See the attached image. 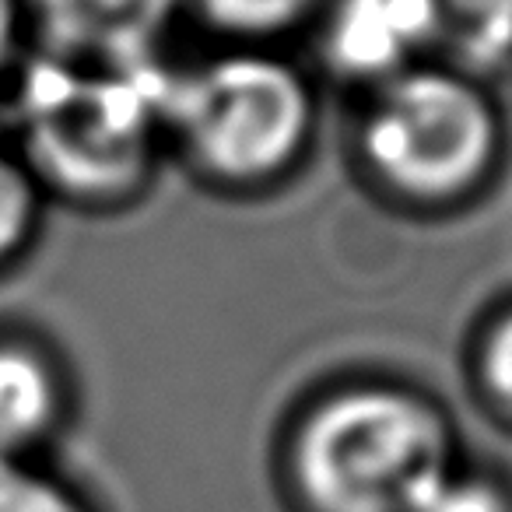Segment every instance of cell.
<instances>
[{"instance_id": "cell-1", "label": "cell", "mask_w": 512, "mask_h": 512, "mask_svg": "<svg viewBox=\"0 0 512 512\" xmlns=\"http://www.w3.org/2000/svg\"><path fill=\"white\" fill-rule=\"evenodd\" d=\"M11 137L39 190L81 204L120 200L148 176L169 134L172 78L158 60L95 67L46 57L11 81Z\"/></svg>"}, {"instance_id": "cell-2", "label": "cell", "mask_w": 512, "mask_h": 512, "mask_svg": "<svg viewBox=\"0 0 512 512\" xmlns=\"http://www.w3.org/2000/svg\"><path fill=\"white\" fill-rule=\"evenodd\" d=\"M456 467L449 414L407 386L330 393L302 414L288 442L299 512H418Z\"/></svg>"}, {"instance_id": "cell-3", "label": "cell", "mask_w": 512, "mask_h": 512, "mask_svg": "<svg viewBox=\"0 0 512 512\" xmlns=\"http://www.w3.org/2000/svg\"><path fill=\"white\" fill-rule=\"evenodd\" d=\"M169 134L218 183H267L306 151L313 92L288 60L235 50L172 78Z\"/></svg>"}, {"instance_id": "cell-4", "label": "cell", "mask_w": 512, "mask_h": 512, "mask_svg": "<svg viewBox=\"0 0 512 512\" xmlns=\"http://www.w3.org/2000/svg\"><path fill=\"white\" fill-rule=\"evenodd\" d=\"M498 137L495 106L470 74L418 64L379 85L362 120V155L390 190L439 204L488 176Z\"/></svg>"}, {"instance_id": "cell-5", "label": "cell", "mask_w": 512, "mask_h": 512, "mask_svg": "<svg viewBox=\"0 0 512 512\" xmlns=\"http://www.w3.org/2000/svg\"><path fill=\"white\" fill-rule=\"evenodd\" d=\"M190 0H25L46 57L95 67L155 60V46Z\"/></svg>"}, {"instance_id": "cell-6", "label": "cell", "mask_w": 512, "mask_h": 512, "mask_svg": "<svg viewBox=\"0 0 512 512\" xmlns=\"http://www.w3.org/2000/svg\"><path fill=\"white\" fill-rule=\"evenodd\" d=\"M327 53L337 71L376 85L397 78L432 53L425 0H337L330 11Z\"/></svg>"}, {"instance_id": "cell-7", "label": "cell", "mask_w": 512, "mask_h": 512, "mask_svg": "<svg viewBox=\"0 0 512 512\" xmlns=\"http://www.w3.org/2000/svg\"><path fill=\"white\" fill-rule=\"evenodd\" d=\"M67 411L71 393L57 358L32 337L0 330V456L46 460Z\"/></svg>"}, {"instance_id": "cell-8", "label": "cell", "mask_w": 512, "mask_h": 512, "mask_svg": "<svg viewBox=\"0 0 512 512\" xmlns=\"http://www.w3.org/2000/svg\"><path fill=\"white\" fill-rule=\"evenodd\" d=\"M432 50L456 71L502 67L512 57V0H425Z\"/></svg>"}, {"instance_id": "cell-9", "label": "cell", "mask_w": 512, "mask_h": 512, "mask_svg": "<svg viewBox=\"0 0 512 512\" xmlns=\"http://www.w3.org/2000/svg\"><path fill=\"white\" fill-rule=\"evenodd\" d=\"M43 200L46 193L39 190L36 176L0 130V271L15 267L29 253L43 218Z\"/></svg>"}, {"instance_id": "cell-10", "label": "cell", "mask_w": 512, "mask_h": 512, "mask_svg": "<svg viewBox=\"0 0 512 512\" xmlns=\"http://www.w3.org/2000/svg\"><path fill=\"white\" fill-rule=\"evenodd\" d=\"M0 512H99L95 502L46 460L0 456Z\"/></svg>"}, {"instance_id": "cell-11", "label": "cell", "mask_w": 512, "mask_h": 512, "mask_svg": "<svg viewBox=\"0 0 512 512\" xmlns=\"http://www.w3.org/2000/svg\"><path fill=\"white\" fill-rule=\"evenodd\" d=\"M214 29L242 39H264L292 29L323 0H193Z\"/></svg>"}, {"instance_id": "cell-12", "label": "cell", "mask_w": 512, "mask_h": 512, "mask_svg": "<svg viewBox=\"0 0 512 512\" xmlns=\"http://www.w3.org/2000/svg\"><path fill=\"white\" fill-rule=\"evenodd\" d=\"M418 512H512V484L488 470L456 467Z\"/></svg>"}, {"instance_id": "cell-13", "label": "cell", "mask_w": 512, "mask_h": 512, "mask_svg": "<svg viewBox=\"0 0 512 512\" xmlns=\"http://www.w3.org/2000/svg\"><path fill=\"white\" fill-rule=\"evenodd\" d=\"M481 372L491 400L505 414H512V313H505L491 330L481 355Z\"/></svg>"}, {"instance_id": "cell-14", "label": "cell", "mask_w": 512, "mask_h": 512, "mask_svg": "<svg viewBox=\"0 0 512 512\" xmlns=\"http://www.w3.org/2000/svg\"><path fill=\"white\" fill-rule=\"evenodd\" d=\"M25 32H29L25 0H0V88L11 85L22 71Z\"/></svg>"}]
</instances>
